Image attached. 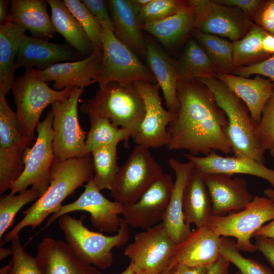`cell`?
Returning <instances> with one entry per match:
<instances>
[{
  "instance_id": "c3c4849f",
  "label": "cell",
  "mask_w": 274,
  "mask_h": 274,
  "mask_svg": "<svg viewBox=\"0 0 274 274\" xmlns=\"http://www.w3.org/2000/svg\"><path fill=\"white\" fill-rule=\"evenodd\" d=\"M254 245L271 265L274 272V238L257 236Z\"/></svg>"
},
{
  "instance_id": "7402d4cb",
  "label": "cell",
  "mask_w": 274,
  "mask_h": 274,
  "mask_svg": "<svg viewBox=\"0 0 274 274\" xmlns=\"http://www.w3.org/2000/svg\"><path fill=\"white\" fill-rule=\"evenodd\" d=\"M201 174H245L265 180L274 188V169L255 160L236 156H223L216 152L202 157L183 154Z\"/></svg>"
},
{
  "instance_id": "ac0fdd59",
  "label": "cell",
  "mask_w": 274,
  "mask_h": 274,
  "mask_svg": "<svg viewBox=\"0 0 274 274\" xmlns=\"http://www.w3.org/2000/svg\"><path fill=\"white\" fill-rule=\"evenodd\" d=\"M93 47L91 54L81 60L60 62L44 71L32 70L44 81H53L52 87L56 90L74 87L84 89L95 83L94 78L101 63L102 45H93Z\"/></svg>"
},
{
  "instance_id": "836d02e7",
  "label": "cell",
  "mask_w": 274,
  "mask_h": 274,
  "mask_svg": "<svg viewBox=\"0 0 274 274\" xmlns=\"http://www.w3.org/2000/svg\"><path fill=\"white\" fill-rule=\"evenodd\" d=\"M203 49L218 73L232 74L235 69L233 62L232 42L196 29L192 35Z\"/></svg>"
},
{
  "instance_id": "9c48e42d",
  "label": "cell",
  "mask_w": 274,
  "mask_h": 274,
  "mask_svg": "<svg viewBox=\"0 0 274 274\" xmlns=\"http://www.w3.org/2000/svg\"><path fill=\"white\" fill-rule=\"evenodd\" d=\"M53 121V113L51 110L38 123L36 141L26 153L23 172L10 186V193H20L31 186L40 197L48 189L51 167L55 159Z\"/></svg>"
},
{
  "instance_id": "816d5d0a",
  "label": "cell",
  "mask_w": 274,
  "mask_h": 274,
  "mask_svg": "<svg viewBox=\"0 0 274 274\" xmlns=\"http://www.w3.org/2000/svg\"><path fill=\"white\" fill-rule=\"evenodd\" d=\"M257 236L274 238V219L270 223L263 225L254 234L253 237Z\"/></svg>"
},
{
  "instance_id": "60d3db41",
  "label": "cell",
  "mask_w": 274,
  "mask_h": 274,
  "mask_svg": "<svg viewBox=\"0 0 274 274\" xmlns=\"http://www.w3.org/2000/svg\"><path fill=\"white\" fill-rule=\"evenodd\" d=\"M93 45H102L101 26L85 5L79 0H63Z\"/></svg>"
},
{
  "instance_id": "9a60e30c",
  "label": "cell",
  "mask_w": 274,
  "mask_h": 274,
  "mask_svg": "<svg viewBox=\"0 0 274 274\" xmlns=\"http://www.w3.org/2000/svg\"><path fill=\"white\" fill-rule=\"evenodd\" d=\"M134 84L143 99L145 112L133 142L148 149L166 147L170 141L167 127L175 113L163 108L157 83L135 82Z\"/></svg>"
},
{
  "instance_id": "44dd1931",
  "label": "cell",
  "mask_w": 274,
  "mask_h": 274,
  "mask_svg": "<svg viewBox=\"0 0 274 274\" xmlns=\"http://www.w3.org/2000/svg\"><path fill=\"white\" fill-rule=\"evenodd\" d=\"M202 175L211 197L213 215L242 210L253 198L244 179L221 174Z\"/></svg>"
},
{
  "instance_id": "680465c9",
  "label": "cell",
  "mask_w": 274,
  "mask_h": 274,
  "mask_svg": "<svg viewBox=\"0 0 274 274\" xmlns=\"http://www.w3.org/2000/svg\"><path fill=\"white\" fill-rule=\"evenodd\" d=\"M152 0H136L138 4L141 7L148 5Z\"/></svg>"
},
{
  "instance_id": "f546056e",
  "label": "cell",
  "mask_w": 274,
  "mask_h": 274,
  "mask_svg": "<svg viewBox=\"0 0 274 274\" xmlns=\"http://www.w3.org/2000/svg\"><path fill=\"white\" fill-rule=\"evenodd\" d=\"M183 209L185 221L189 226L206 225L213 216L210 193L202 175L195 168L184 191Z\"/></svg>"
},
{
  "instance_id": "bcb514c9",
  "label": "cell",
  "mask_w": 274,
  "mask_h": 274,
  "mask_svg": "<svg viewBox=\"0 0 274 274\" xmlns=\"http://www.w3.org/2000/svg\"><path fill=\"white\" fill-rule=\"evenodd\" d=\"M101 26L114 33V28L109 10L108 1L103 0H82Z\"/></svg>"
},
{
  "instance_id": "8d00e7d4",
  "label": "cell",
  "mask_w": 274,
  "mask_h": 274,
  "mask_svg": "<svg viewBox=\"0 0 274 274\" xmlns=\"http://www.w3.org/2000/svg\"><path fill=\"white\" fill-rule=\"evenodd\" d=\"M118 142L103 147L91 153L94 175L93 180L100 190H111L119 171L117 163V145Z\"/></svg>"
},
{
  "instance_id": "4dcf8cb0",
  "label": "cell",
  "mask_w": 274,
  "mask_h": 274,
  "mask_svg": "<svg viewBox=\"0 0 274 274\" xmlns=\"http://www.w3.org/2000/svg\"><path fill=\"white\" fill-rule=\"evenodd\" d=\"M51 10V20L56 32L84 58L93 51V44L63 1L47 0Z\"/></svg>"
},
{
  "instance_id": "ee69618b",
  "label": "cell",
  "mask_w": 274,
  "mask_h": 274,
  "mask_svg": "<svg viewBox=\"0 0 274 274\" xmlns=\"http://www.w3.org/2000/svg\"><path fill=\"white\" fill-rule=\"evenodd\" d=\"M251 19L255 24L274 36V0H263Z\"/></svg>"
},
{
  "instance_id": "7c38bea8",
  "label": "cell",
  "mask_w": 274,
  "mask_h": 274,
  "mask_svg": "<svg viewBox=\"0 0 274 274\" xmlns=\"http://www.w3.org/2000/svg\"><path fill=\"white\" fill-rule=\"evenodd\" d=\"M176 244L161 222L134 235L124 255L141 274H160L170 265Z\"/></svg>"
},
{
  "instance_id": "5bb4252c",
  "label": "cell",
  "mask_w": 274,
  "mask_h": 274,
  "mask_svg": "<svg viewBox=\"0 0 274 274\" xmlns=\"http://www.w3.org/2000/svg\"><path fill=\"white\" fill-rule=\"evenodd\" d=\"M197 17V29L234 42L243 38L254 23L242 11L215 0H187Z\"/></svg>"
},
{
  "instance_id": "484cf974",
  "label": "cell",
  "mask_w": 274,
  "mask_h": 274,
  "mask_svg": "<svg viewBox=\"0 0 274 274\" xmlns=\"http://www.w3.org/2000/svg\"><path fill=\"white\" fill-rule=\"evenodd\" d=\"M215 77L245 104L258 124L263 108L274 89V83L260 76L250 79L232 74L217 73Z\"/></svg>"
},
{
  "instance_id": "603a6c76",
  "label": "cell",
  "mask_w": 274,
  "mask_h": 274,
  "mask_svg": "<svg viewBox=\"0 0 274 274\" xmlns=\"http://www.w3.org/2000/svg\"><path fill=\"white\" fill-rule=\"evenodd\" d=\"M37 250L36 258L45 274H101L98 268L80 259L61 239L44 238Z\"/></svg>"
},
{
  "instance_id": "91938a15",
  "label": "cell",
  "mask_w": 274,
  "mask_h": 274,
  "mask_svg": "<svg viewBox=\"0 0 274 274\" xmlns=\"http://www.w3.org/2000/svg\"><path fill=\"white\" fill-rule=\"evenodd\" d=\"M269 153L271 156L274 157V145L273 146L269 149Z\"/></svg>"
},
{
  "instance_id": "db71d44e",
  "label": "cell",
  "mask_w": 274,
  "mask_h": 274,
  "mask_svg": "<svg viewBox=\"0 0 274 274\" xmlns=\"http://www.w3.org/2000/svg\"><path fill=\"white\" fill-rule=\"evenodd\" d=\"M9 1H0V23L1 24L10 22V10H9Z\"/></svg>"
},
{
  "instance_id": "4316f807",
  "label": "cell",
  "mask_w": 274,
  "mask_h": 274,
  "mask_svg": "<svg viewBox=\"0 0 274 274\" xmlns=\"http://www.w3.org/2000/svg\"><path fill=\"white\" fill-rule=\"evenodd\" d=\"M146 58L150 70L161 89L167 110L176 112L179 102V77L176 60L172 58L155 41L146 40Z\"/></svg>"
},
{
  "instance_id": "8fae6325",
  "label": "cell",
  "mask_w": 274,
  "mask_h": 274,
  "mask_svg": "<svg viewBox=\"0 0 274 274\" xmlns=\"http://www.w3.org/2000/svg\"><path fill=\"white\" fill-rule=\"evenodd\" d=\"M84 89L73 88L66 99L52 105L53 150L55 159L65 160L88 155L85 139L87 132L80 125L78 105Z\"/></svg>"
},
{
  "instance_id": "f1b7e54d",
  "label": "cell",
  "mask_w": 274,
  "mask_h": 274,
  "mask_svg": "<svg viewBox=\"0 0 274 274\" xmlns=\"http://www.w3.org/2000/svg\"><path fill=\"white\" fill-rule=\"evenodd\" d=\"M45 0H12L9 21L28 30L32 37L47 40L56 34Z\"/></svg>"
},
{
  "instance_id": "7bdbcfd3",
  "label": "cell",
  "mask_w": 274,
  "mask_h": 274,
  "mask_svg": "<svg viewBox=\"0 0 274 274\" xmlns=\"http://www.w3.org/2000/svg\"><path fill=\"white\" fill-rule=\"evenodd\" d=\"M257 131L263 150H269L274 145V89L263 108Z\"/></svg>"
},
{
  "instance_id": "8992f818",
  "label": "cell",
  "mask_w": 274,
  "mask_h": 274,
  "mask_svg": "<svg viewBox=\"0 0 274 274\" xmlns=\"http://www.w3.org/2000/svg\"><path fill=\"white\" fill-rule=\"evenodd\" d=\"M72 89L56 90L51 88L32 68L25 70L15 79L11 90L16 106L17 125L30 146L36 141L35 131L44 110L49 105L68 98Z\"/></svg>"
},
{
  "instance_id": "d590c367",
  "label": "cell",
  "mask_w": 274,
  "mask_h": 274,
  "mask_svg": "<svg viewBox=\"0 0 274 274\" xmlns=\"http://www.w3.org/2000/svg\"><path fill=\"white\" fill-rule=\"evenodd\" d=\"M266 33L254 24L243 38L232 42L235 68L256 64L269 57L264 51L262 46V40Z\"/></svg>"
},
{
  "instance_id": "e575fe53",
  "label": "cell",
  "mask_w": 274,
  "mask_h": 274,
  "mask_svg": "<svg viewBox=\"0 0 274 274\" xmlns=\"http://www.w3.org/2000/svg\"><path fill=\"white\" fill-rule=\"evenodd\" d=\"M88 117L90 122V128L85 141L88 155H91L96 149L116 142H126L131 138L127 130L116 126L106 118L95 115Z\"/></svg>"
},
{
  "instance_id": "74e56055",
  "label": "cell",
  "mask_w": 274,
  "mask_h": 274,
  "mask_svg": "<svg viewBox=\"0 0 274 274\" xmlns=\"http://www.w3.org/2000/svg\"><path fill=\"white\" fill-rule=\"evenodd\" d=\"M40 198L38 193L32 188L19 193H9L0 197V244L6 231L12 226L17 213L27 203Z\"/></svg>"
},
{
  "instance_id": "f5cc1de1",
  "label": "cell",
  "mask_w": 274,
  "mask_h": 274,
  "mask_svg": "<svg viewBox=\"0 0 274 274\" xmlns=\"http://www.w3.org/2000/svg\"><path fill=\"white\" fill-rule=\"evenodd\" d=\"M263 49L265 53L270 57L274 54V36L267 32L262 40Z\"/></svg>"
},
{
  "instance_id": "30bf717a",
  "label": "cell",
  "mask_w": 274,
  "mask_h": 274,
  "mask_svg": "<svg viewBox=\"0 0 274 274\" xmlns=\"http://www.w3.org/2000/svg\"><path fill=\"white\" fill-rule=\"evenodd\" d=\"M163 174L161 166L149 149L136 145L120 167L110 194L124 205L133 203Z\"/></svg>"
},
{
  "instance_id": "7dc6e473",
  "label": "cell",
  "mask_w": 274,
  "mask_h": 274,
  "mask_svg": "<svg viewBox=\"0 0 274 274\" xmlns=\"http://www.w3.org/2000/svg\"><path fill=\"white\" fill-rule=\"evenodd\" d=\"M219 4L237 8L251 18L255 14L263 0H215Z\"/></svg>"
},
{
  "instance_id": "83f0119b",
  "label": "cell",
  "mask_w": 274,
  "mask_h": 274,
  "mask_svg": "<svg viewBox=\"0 0 274 274\" xmlns=\"http://www.w3.org/2000/svg\"><path fill=\"white\" fill-rule=\"evenodd\" d=\"M140 27L163 46L173 48L192 36L197 29V17L193 8L187 3L177 13L159 21L143 24Z\"/></svg>"
},
{
  "instance_id": "681fc988",
  "label": "cell",
  "mask_w": 274,
  "mask_h": 274,
  "mask_svg": "<svg viewBox=\"0 0 274 274\" xmlns=\"http://www.w3.org/2000/svg\"><path fill=\"white\" fill-rule=\"evenodd\" d=\"M210 267H193L176 263L171 264L167 274H206Z\"/></svg>"
},
{
  "instance_id": "f6af8a7d",
  "label": "cell",
  "mask_w": 274,
  "mask_h": 274,
  "mask_svg": "<svg viewBox=\"0 0 274 274\" xmlns=\"http://www.w3.org/2000/svg\"><path fill=\"white\" fill-rule=\"evenodd\" d=\"M232 74L246 78L252 75L263 76L274 83V54L257 63L236 68Z\"/></svg>"
},
{
  "instance_id": "6da1fadb",
  "label": "cell",
  "mask_w": 274,
  "mask_h": 274,
  "mask_svg": "<svg viewBox=\"0 0 274 274\" xmlns=\"http://www.w3.org/2000/svg\"><path fill=\"white\" fill-rule=\"evenodd\" d=\"M177 89L179 106L167 127L168 150H186L195 156L232 153L225 132L227 118L212 91L197 79L179 81Z\"/></svg>"
},
{
  "instance_id": "3957f363",
  "label": "cell",
  "mask_w": 274,
  "mask_h": 274,
  "mask_svg": "<svg viewBox=\"0 0 274 274\" xmlns=\"http://www.w3.org/2000/svg\"><path fill=\"white\" fill-rule=\"evenodd\" d=\"M197 80L212 91L217 105L226 114L228 124L225 132L234 156L264 163L265 151L259 141L257 124L245 104L216 77Z\"/></svg>"
},
{
  "instance_id": "9f6ffc18",
  "label": "cell",
  "mask_w": 274,
  "mask_h": 274,
  "mask_svg": "<svg viewBox=\"0 0 274 274\" xmlns=\"http://www.w3.org/2000/svg\"><path fill=\"white\" fill-rule=\"evenodd\" d=\"M120 274H141L137 272L134 269L132 265L129 263L128 266Z\"/></svg>"
},
{
  "instance_id": "d6a6232c",
  "label": "cell",
  "mask_w": 274,
  "mask_h": 274,
  "mask_svg": "<svg viewBox=\"0 0 274 274\" xmlns=\"http://www.w3.org/2000/svg\"><path fill=\"white\" fill-rule=\"evenodd\" d=\"M176 63L179 81L210 78L218 73L203 49L193 38L187 41Z\"/></svg>"
},
{
  "instance_id": "cb8c5ba5",
  "label": "cell",
  "mask_w": 274,
  "mask_h": 274,
  "mask_svg": "<svg viewBox=\"0 0 274 274\" xmlns=\"http://www.w3.org/2000/svg\"><path fill=\"white\" fill-rule=\"evenodd\" d=\"M168 163L176 179L162 223L169 236L178 244L191 231L190 226L185 221L183 206L184 191L194 167L189 161L182 162L175 158L169 159Z\"/></svg>"
},
{
  "instance_id": "b9f144b4",
  "label": "cell",
  "mask_w": 274,
  "mask_h": 274,
  "mask_svg": "<svg viewBox=\"0 0 274 274\" xmlns=\"http://www.w3.org/2000/svg\"><path fill=\"white\" fill-rule=\"evenodd\" d=\"M10 247L13 253L7 274H45L36 257L25 251L19 235L13 238Z\"/></svg>"
},
{
  "instance_id": "e0dca14e",
  "label": "cell",
  "mask_w": 274,
  "mask_h": 274,
  "mask_svg": "<svg viewBox=\"0 0 274 274\" xmlns=\"http://www.w3.org/2000/svg\"><path fill=\"white\" fill-rule=\"evenodd\" d=\"M174 185L171 176L163 174L137 201L125 205L122 215L129 226L146 230L162 222Z\"/></svg>"
},
{
  "instance_id": "7a4b0ae2",
  "label": "cell",
  "mask_w": 274,
  "mask_h": 274,
  "mask_svg": "<svg viewBox=\"0 0 274 274\" xmlns=\"http://www.w3.org/2000/svg\"><path fill=\"white\" fill-rule=\"evenodd\" d=\"M91 155L65 160L54 159L51 166L49 186L45 193L22 213V220L6 233L4 243L11 242L24 227L31 230L40 226L50 215L57 212L62 202L76 190L93 177Z\"/></svg>"
},
{
  "instance_id": "4fadbf2b",
  "label": "cell",
  "mask_w": 274,
  "mask_h": 274,
  "mask_svg": "<svg viewBox=\"0 0 274 274\" xmlns=\"http://www.w3.org/2000/svg\"><path fill=\"white\" fill-rule=\"evenodd\" d=\"M0 89V194L10 189L21 175L24 159L30 146L19 131L16 114Z\"/></svg>"
},
{
  "instance_id": "ffe728a7",
  "label": "cell",
  "mask_w": 274,
  "mask_h": 274,
  "mask_svg": "<svg viewBox=\"0 0 274 274\" xmlns=\"http://www.w3.org/2000/svg\"><path fill=\"white\" fill-rule=\"evenodd\" d=\"M222 238L207 225L196 227L176 245L170 264L211 266L222 256Z\"/></svg>"
},
{
  "instance_id": "52a82bcc",
  "label": "cell",
  "mask_w": 274,
  "mask_h": 274,
  "mask_svg": "<svg viewBox=\"0 0 274 274\" xmlns=\"http://www.w3.org/2000/svg\"><path fill=\"white\" fill-rule=\"evenodd\" d=\"M100 33L103 54L95 82L99 86L111 82L157 83L150 70L113 32L101 26Z\"/></svg>"
},
{
  "instance_id": "11a10c76",
  "label": "cell",
  "mask_w": 274,
  "mask_h": 274,
  "mask_svg": "<svg viewBox=\"0 0 274 274\" xmlns=\"http://www.w3.org/2000/svg\"><path fill=\"white\" fill-rule=\"evenodd\" d=\"M13 253L12 249L1 247L0 248V260H2L10 255H12Z\"/></svg>"
},
{
  "instance_id": "277c9868",
  "label": "cell",
  "mask_w": 274,
  "mask_h": 274,
  "mask_svg": "<svg viewBox=\"0 0 274 274\" xmlns=\"http://www.w3.org/2000/svg\"><path fill=\"white\" fill-rule=\"evenodd\" d=\"M83 114L106 118L134 137L145 115V104L134 82H111L80 107Z\"/></svg>"
},
{
  "instance_id": "6f0895ef",
  "label": "cell",
  "mask_w": 274,
  "mask_h": 274,
  "mask_svg": "<svg viewBox=\"0 0 274 274\" xmlns=\"http://www.w3.org/2000/svg\"><path fill=\"white\" fill-rule=\"evenodd\" d=\"M263 192L265 196L270 198L274 201V188H266L264 190Z\"/></svg>"
},
{
  "instance_id": "ba28073f",
  "label": "cell",
  "mask_w": 274,
  "mask_h": 274,
  "mask_svg": "<svg viewBox=\"0 0 274 274\" xmlns=\"http://www.w3.org/2000/svg\"><path fill=\"white\" fill-rule=\"evenodd\" d=\"M274 219V201L266 196L253 197L245 209L227 215H213L207 225L220 236L233 237L239 251H257L251 241L255 233Z\"/></svg>"
},
{
  "instance_id": "d6986e66",
  "label": "cell",
  "mask_w": 274,
  "mask_h": 274,
  "mask_svg": "<svg viewBox=\"0 0 274 274\" xmlns=\"http://www.w3.org/2000/svg\"><path fill=\"white\" fill-rule=\"evenodd\" d=\"M84 58L67 44H55L47 40L23 36L15 63L16 70L24 67L25 70L36 67L44 71L62 61H75Z\"/></svg>"
},
{
  "instance_id": "94428289",
  "label": "cell",
  "mask_w": 274,
  "mask_h": 274,
  "mask_svg": "<svg viewBox=\"0 0 274 274\" xmlns=\"http://www.w3.org/2000/svg\"><path fill=\"white\" fill-rule=\"evenodd\" d=\"M170 267V265L165 271H164L163 272H162L160 274H167V273L168 272V270L169 269Z\"/></svg>"
},
{
  "instance_id": "2e32d148",
  "label": "cell",
  "mask_w": 274,
  "mask_h": 274,
  "mask_svg": "<svg viewBox=\"0 0 274 274\" xmlns=\"http://www.w3.org/2000/svg\"><path fill=\"white\" fill-rule=\"evenodd\" d=\"M85 189L74 201L62 206L59 211L49 217L41 230L47 228L60 217L75 211H86L90 214L92 225L98 230L108 233L118 232L125 205L105 197L92 178L84 185Z\"/></svg>"
},
{
  "instance_id": "1f68e13d",
  "label": "cell",
  "mask_w": 274,
  "mask_h": 274,
  "mask_svg": "<svg viewBox=\"0 0 274 274\" xmlns=\"http://www.w3.org/2000/svg\"><path fill=\"white\" fill-rule=\"evenodd\" d=\"M25 31L11 22L0 25V89L6 94L15 80V60Z\"/></svg>"
},
{
  "instance_id": "ab89813d",
  "label": "cell",
  "mask_w": 274,
  "mask_h": 274,
  "mask_svg": "<svg viewBox=\"0 0 274 274\" xmlns=\"http://www.w3.org/2000/svg\"><path fill=\"white\" fill-rule=\"evenodd\" d=\"M187 1L152 0L141 8L137 16L140 26L156 22L173 15L187 5Z\"/></svg>"
},
{
  "instance_id": "d4e9b609",
  "label": "cell",
  "mask_w": 274,
  "mask_h": 274,
  "mask_svg": "<svg viewBox=\"0 0 274 274\" xmlns=\"http://www.w3.org/2000/svg\"><path fill=\"white\" fill-rule=\"evenodd\" d=\"M108 3L115 36L139 57H146V40L137 20L141 6L136 0H109Z\"/></svg>"
},
{
  "instance_id": "f35d334b",
  "label": "cell",
  "mask_w": 274,
  "mask_h": 274,
  "mask_svg": "<svg viewBox=\"0 0 274 274\" xmlns=\"http://www.w3.org/2000/svg\"><path fill=\"white\" fill-rule=\"evenodd\" d=\"M237 249L236 242L227 237H222V256L238 269L241 274H274L266 265L256 259L243 256Z\"/></svg>"
},
{
  "instance_id": "5b68a950",
  "label": "cell",
  "mask_w": 274,
  "mask_h": 274,
  "mask_svg": "<svg viewBox=\"0 0 274 274\" xmlns=\"http://www.w3.org/2000/svg\"><path fill=\"white\" fill-rule=\"evenodd\" d=\"M85 217L82 215L77 219L65 214L58 218L59 227L66 242L80 259L98 269L109 268L113 262L112 249L124 246L129 240V225L121 218L117 233L108 236L87 228L83 224Z\"/></svg>"
},
{
  "instance_id": "f907efd6",
  "label": "cell",
  "mask_w": 274,
  "mask_h": 274,
  "mask_svg": "<svg viewBox=\"0 0 274 274\" xmlns=\"http://www.w3.org/2000/svg\"><path fill=\"white\" fill-rule=\"evenodd\" d=\"M230 263L222 256L213 263L206 274H229Z\"/></svg>"
},
{
  "instance_id": "6125c7cd",
  "label": "cell",
  "mask_w": 274,
  "mask_h": 274,
  "mask_svg": "<svg viewBox=\"0 0 274 274\" xmlns=\"http://www.w3.org/2000/svg\"><path fill=\"white\" fill-rule=\"evenodd\" d=\"M233 274H241V273L239 271H237V272L234 273Z\"/></svg>"
}]
</instances>
